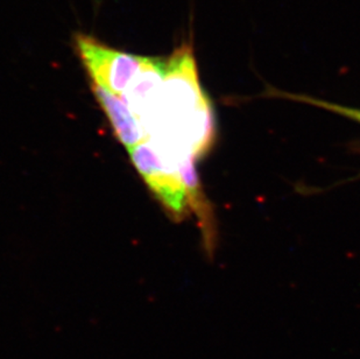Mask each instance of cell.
I'll list each match as a JSON object with an SVG mask.
<instances>
[{
	"instance_id": "obj_1",
	"label": "cell",
	"mask_w": 360,
	"mask_h": 359,
	"mask_svg": "<svg viewBox=\"0 0 360 359\" xmlns=\"http://www.w3.org/2000/svg\"><path fill=\"white\" fill-rule=\"evenodd\" d=\"M211 108L210 99L200 84L194 47L191 42H184L165 61L160 112L150 129L187 132Z\"/></svg>"
},
{
	"instance_id": "obj_2",
	"label": "cell",
	"mask_w": 360,
	"mask_h": 359,
	"mask_svg": "<svg viewBox=\"0 0 360 359\" xmlns=\"http://www.w3.org/2000/svg\"><path fill=\"white\" fill-rule=\"evenodd\" d=\"M133 165L158 200L176 218L194 211L203 225L207 246L214 238L211 209L202 191H195L184 181L180 168L167 159L155 144L145 139L129 149Z\"/></svg>"
},
{
	"instance_id": "obj_3",
	"label": "cell",
	"mask_w": 360,
	"mask_h": 359,
	"mask_svg": "<svg viewBox=\"0 0 360 359\" xmlns=\"http://www.w3.org/2000/svg\"><path fill=\"white\" fill-rule=\"evenodd\" d=\"M76 54L91 78L92 84L122 96L143 67V56L109 47L90 35L74 37Z\"/></svg>"
},
{
	"instance_id": "obj_4",
	"label": "cell",
	"mask_w": 360,
	"mask_h": 359,
	"mask_svg": "<svg viewBox=\"0 0 360 359\" xmlns=\"http://www.w3.org/2000/svg\"><path fill=\"white\" fill-rule=\"evenodd\" d=\"M165 60L145 58L143 67L122 96L138 117L143 129H150L160 112Z\"/></svg>"
},
{
	"instance_id": "obj_5",
	"label": "cell",
	"mask_w": 360,
	"mask_h": 359,
	"mask_svg": "<svg viewBox=\"0 0 360 359\" xmlns=\"http://www.w3.org/2000/svg\"><path fill=\"white\" fill-rule=\"evenodd\" d=\"M91 87L96 99L111 122L115 134L127 151L146 139L143 124L122 96L92 83Z\"/></svg>"
},
{
	"instance_id": "obj_6",
	"label": "cell",
	"mask_w": 360,
	"mask_h": 359,
	"mask_svg": "<svg viewBox=\"0 0 360 359\" xmlns=\"http://www.w3.org/2000/svg\"><path fill=\"white\" fill-rule=\"evenodd\" d=\"M272 96H278L282 99H292L296 102L306 103L309 106H317V108H324L330 112H335L337 115H343L345 118L351 119L354 122L360 124V108H350V106H340L336 103L328 102V101H322V99H313L310 96L294 95V94H288V92H276L272 90L269 92Z\"/></svg>"
}]
</instances>
